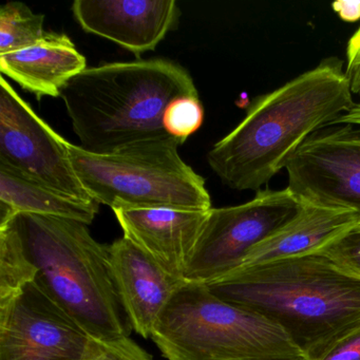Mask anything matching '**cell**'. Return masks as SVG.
<instances>
[{
    "mask_svg": "<svg viewBox=\"0 0 360 360\" xmlns=\"http://www.w3.org/2000/svg\"><path fill=\"white\" fill-rule=\"evenodd\" d=\"M207 286L279 326L307 360L360 326V277L323 252L239 267Z\"/></svg>",
    "mask_w": 360,
    "mask_h": 360,
    "instance_id": "obj_1",
    "label": "cell"
},
{
    "mask_svg": "<svg viewBox=\"0 0 360 360\" xmlns=\"http://www.w3.org/2000/svg\"><path fill=\"white\" fill-rule=\"evenodd\" d=\"M336 124H356V125H360V104L354 105L347 112L343 113L328 125H336Z\"/></svg>",
    "mask_w": 360,
    "mask_h": 360,
    "instance_id": "obj_25",
    "label": "cell"
},
{
    "mask_svg": "<svg viewBox=\"0 0 360 360\" xmlns=\"http://www.w3.org/2000/svg\"><path fill=\"white\" fill-rule=\"evenodd\" d=\"M45 16L35 14L18 1L6 4L0 10V56L31 47L45 37Z\"/></svg>",
    "mask_w": 360,
    "mask_h": 360,
    "instance_id": "obj_18",
    "label": "cell"
},
{
    "mask_svg": "<svg viewBox=\"0 0 360 360\" xmlns=\"http://www.w3.org/2000/svg\"><path fill=\"white\" fill-rule=\"evenodd\" d=\"M288 188L301 202L349 210L360 225V125H326L288 159Z\"/></svg>",
    "mask_w": 360,
    "mask_h": 360,
    "instance_id": "obj_10",
    "label": "cell"
},
{
    "mask_svg": "<svg viewBox=\"0 0 360 360\" xmlns=\"http://www.w3.org/2000/svg\"><path fill=\"white\" fill-rule=\"evenodd\" d=\"M181 143L162 138L108 155L69 144L75 174L88 195L112 210L170 208L212 210L205 180L178 153Z\"/></svg>",
    "mask_w": 360,
    "mask_h": 360,
    "instance_id": "obj_6",
    "label": "cell"
},
{
    "mask_svg": "<svg viewBox=\"0 0 360 360\" xmlns=\"http://www.w3.org/2000/svg\"><path fill=\"white\" fill-rule=\"evenodd\" d=\"M199 96L188 71L165 58L89 67L60 92L82 149L108 155L139 143L172 138L168 107Z\"/></svg>",
    "mask_w": 360,
    "mask_h": 360,
    "instance_id": "obj_3",
    "label": "cell"
},
{
    "mask_svg": "<svg viewBox=\"0 0 360 360\" xmlns=\"http://www.w3.org/2000/svg\"><path fill=\"white\" fill-rule=\"evenodd\" d=\"M37 269L35 281L101 341L129 337L132 326L111 273L109 246L79 221L18 214L9 221ZM6 223V224H7Z\"/></svg>",
    "mask_w": 360,
    "mask_h": 360,
    "instance_id": "obj_4",
    "label": "cell"
},
{
    "mask_svg": "<svg viewBox=\"0 0 360 360\" xmlns=\"http://www.w3.org/2000/svg\"><path fill=\"white\" fill-rule=\"evenodd\" d=\"M345 75L349 79L352 94L360 96V66L345 69Z\"/></svg>",
    "mask_w": 360,
    "mask_h": 360,
    "instance_id": "obj_26",
    "label": "cell"
},
{
    "mask_svg": "<svg viewBox=\"0 0 360 360\" xmlns=\"http://www.w3.org/2000/svg\"><path fill=\"white\" fill-rule=\"evenodd\" d=\"M300 360H305V359H300Z\"/></svg>",
    "mask_w": 360,
    "mask_h": 360,
    "instance_id": "obj_27",
    "label": "cell"
},
{
    "mask_svg": "<svg viewBox=\"0 0 360 360\" xmlns=\"http://www.w3.org/2000/svg\"><path fill=\"white\" fill-rule=\"evenodd\" d=\"M357 225V217L349 210L304 203V207L294 220L255 246L240 267L319 252L332 240Z\"/></svg>",
    "mask_w": 360,
    "mask_h": 360,
    "instance_id": "obj_15",
    "label": "cell"
},
{
    "mask_svg": "<svg viewBox=\"0 0 360 360\" xmlns=\"http://www.w3.org/2000/svg\"><path fill=\"white\" fill-rule=\"evenodd\" d=\"M98 343L37 281L0 302V360H86Z\"/></svg>",
    "mask_w": 360,
    "mask_h": 360,
    "instance_id": "obj_9",
    "label": "cell"
},
{
    "mask_svg": "<svg viewBox=\"0 0 360 360\" xmlns=\"http://www.w3.org/2000/svg\"><path fill=\"white\" fill-rule=\"evenodd\" d=\"M37 277V266L15 227L11 223L0 225V302L18 295Z\"/></svg>",
    "mask_w": 360,
    "mask_h": 360,
    "instance_id": "obj_17",
    "label": "cell"
},
{
    "mask_svg": "<svg viewBox=\"0 0 360 360\" xmlns=\"http://www.w3.org/2000/svg\"><path fill=\"white\" fill-rule=\"evenodd\" d=\"M71 9L85 32L138 56L155 50L181 14L174 0H75Z\"/></svg>",
    "mask_w": 360,
    "mask_h": 360,
    "instance_id": "obj_11",
    "label": "cell"
},
{
    "mask_svg": "<svg viewBox=\"0 0 360 360\" xmlns=\"http://www.w3.org/2000/svg\"><path fill=\"white\" fill-rule=\"evenodd\" d=\"M354 105L340 60H322L255 98L239 125L210 149L208 164L229 188L261 191L311 134Z\"/></svg>",
    "mask_w": 360,
    "mask_h": 360,
    "instance_id": "obj_2",
    "label": "cell"
},
{
    "mask_svg": "<svg viewBox=\"0 0 360 360\" xmlns=\"http://www.w3.org/2000/svg\"><path fill=\"white\" fill-rule=\"evenodd\" d=\"M318 360H360V326L333 343Z\"/></svg>",
    "mask_w": 360,
    "mask_h": 360,
    "instance_id": "obj_22",
    "label": "cell"
},
{
    "mask_svg": "<svg viewBox=\"0 0 360 360\" xmlns=\"http://www.w3.org/2000/svg\"><path fill=\"white\" fill-rule=\"evenodd\" d=\"M360 66V26L347 46V69Z\"/></svg>",
    "mask_w": 360,
    "mask_h": 360,
    "instance_id": "obj_24",
    "label": "cell"
},
{
    "mask_svg": "<svg viewBox=\"0 0 360 360\" xmlns=\"http://www.w3.org/2000/svg\"><path fill=\"white\" fill-rule=\"evenodd\" d=\"M332 7L345 22H356L360 18V1H338Z\"/></svg>",
    "mask_w": 360,
    "mask_h": 360,
    "instance_id": "obj_23",
    "label": "cell"
},
{
    "mask_svg": "<svg viewBox=\"0 0 360 360\" xmlns=\"http://www.w3.org/2000/svg\"><path fill=\"white\" fill-rule=\"evenodd\" d=\"M86 360H153L130 337L110 341L98 340V347Z\"/></svg>",
    "mask_w": 360,
    "mask_h": 360,
    "instance_id": "obj_21",
    "label": "cell"
},
{
    "mask_svg": "<svg viewBox=\"0 0 360 360\" xmlns=\"http://www.w3.org/2000/svg\"><path fill=\"white\" fill-rule=\"evenodd\" d=\"M204 121V109L199 96H183L174 101L166 111L164 127L181 145L195 134Z\"/></svg>",
    "mask_w": 360,
    "mask_h": 360,
    "instance_id": "obj_19",
    "label": "cell"
},
{
    "mask_svg": "<svg viewBox=\"0 0 360 360\" xmlns=\"http://www.w3.org/2000/svg\"><path fill=\"white\" fill-rule=\"evenodd\" d=\"M98 210V202L77 201L0 165V225L18 214L58 217L89 225Z\"/></svg>",
    "mask_w": 360,
    "mask_h": 360,
    "instance_id": "obj_16",
    "label": "cell"
},
{
    "mask_svg": "<svg viewBox=\"0 0 360 360\" xmlns=\"http://www.w3.org/2000/svg\"><path fill=\"white\" fill-rule=\"evenodd\" d=\"M319 252L360 277V225L332 240Z\"/></svg>",
    "mask_w": 360,
    "mask_h": 360,
    "instance_id": "obj_20",
    "label": "cell"
},
{
    "mask_svg": "<svg viewBox=\"0 0 360 360\" xmlns=\"http://www.w3.org/2000/svg\"><path fill=\"white\" fill-rule=\"evenodd\" d=\"M111 273L132 328L150 338L160 316L184 280L166 271L126 237L109 246Z\"/></svg>",
    "mask_w": 360,
    "mask_h": 360,
    "instance_id": "obj_12",
    "label": "cell"
},
{
    "mask_svg": "<svg viewBox=\"0 0 360 360\" xmlns=\"http://www.w3.org/2000/svg\"><path fill=\"white\" fill-rule=\"evenodd\" d=\"M69 144L0 79V165L71 199L92 202L82 186Z\"/></svg>",
    "mask_w": 360,
    "mask_h": 360,
    "instance_id": "obj_8",
    "label": "cell"
},
{
    "mask_svg": "<svg viewBox=\"0 0 360 360\" xmlns=\"http://www.w3.org/2000/svg\"><path fill=\"white\" fill-rule=\"evenodd\" d=\"M87 68L70 37L47 32L31 47L0 56V70L27 91L37 96L58 98L75 75Z\"/></svg>",
    "mask_w": 360,
    "mask_h": 360,
    "instance_id": "obj_14",
    "label": "cell"
},
{
    "mask_svg": "<svg viewBox=\"0 0 360 360\" xmlns=\"http://www.w3.org/2000/svg\"><path fill=\"white\" fill-rule=\"evenodd\" d=\"M113 212L124 237L144 250L170 275L184 280L187 264L210 210L122 208Z\"/></svg>",
    "mask_w": 360,
    "mask_h": 360,
    "instance_id": "obj_13",
    "label": "cell"
},
{
    "mask_svg": "<svg viewBox=\"0 0 360 360\" xmlns=\"http://www.w3.org/2000/svg\"><path fill=\"white\" fill-rule=\"evenodd\" d=\"M304 203L288 188L259 191L241 205L212 208L184 281L212 283L239 269L250 250L294 220Z\"/></svg>",
    "mask_w": 360,
    "mask_h": 360,
    "instance_id": "obj_7",
    "label": "cell"
},
{
    "mask_svg": "<svg viewBox=\"0 0 360 360\" xmlns=\"http://www.w3.org/2000/svg\"><path fill=\"white\" fill-rule=\"evenodd\" d=\"M150 338L167 360L305 359L279 326L198 282L181 284Z\"/></svg>",
    "mask_w": 360,
    "mask_h": 360,
    "instance_id": "obj_5",
    "label": "cell"
}]
</instances>
